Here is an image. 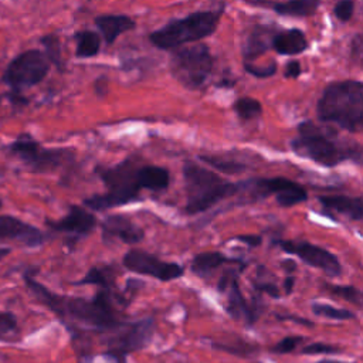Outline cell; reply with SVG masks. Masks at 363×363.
<instances>
[{
	"instance_id": "6da1fadb",
	"label": "cell",
	"mask_w": 363,
	"mask_h": 363,
	"mask_svg": "<svg viewBox=\"0 0 363 363\" xmlns=\"http://www.w3.org/2000/svg\"><path fill=\"white\" fill-rule=\"evenodd\" d=\"M24 281L45 306L64 319L86 325L99 332L115 330L123 325L112 303L109 289L101 288L94 298L86 299L54 294L30 275H26Z\"/></svg>"
},
{
	"instance_id": "7a4b0ae2",
	"label": "cell",
	"mask_w": 363,
	"mask_h": 363,
	"mask_svg": "<svg viewBox=\"0 0 363 363\" xmlns=\"http://www.w3.org/2000/svg\"><path fill=\"white\" fill-rule=\"evenodd\" d=\"M298 135L292 139V150L325 167H335L342 162L362 163V146L354 140H343L336 130L303 121L296 128Z\"/></svg>"
},
{
	"instance_id": "3957f363",
	"label": "cell",
	"mask_w": 363,
	"mask_h": 363,
	"mask_svg": "<svg viewBox=\"0 0 363 363\" xmlns=\"http://www.w3.org/2000/svg\"><path fill=\"white\" fill-rule=\"evenodd\" d=\"M320 122L356 133L363 125V84L357 79L330 82L316 104Z\"/></svg>"
},
{
	"instance_id": "277c9868",
	"label": "cell",
	"mask_w": 363,
	"mask_h": 363,
	"mask_svg": "<svg viewBox=\"0 0 363 363\" xmlns=\"http://www.w3.org/2000/svg\"><path fill=\"white\" fill-rule=\"evenodd\" d=\"M183 179L186 187V213L200 214L210 210L217 203L241 191V182L233 183L216 172L186 160L183 164Z\"/></svg>"
},
{
	"instance_id": "5b68a950",
	"label": "cell",
	"mask_w": 363,
	"mask_h": 363,
	"mask_svg": "<svg viewBox=\"0 0 363 363\" xmlns=\"http://www.w3.org/2000/svg\"><path fill=\"white\" fill-rule=\"evenodd\" d=\"M139 167L136 156H130L109 167H98L96 172L108 190L102 194L86 197L84 204L91 210L102 211L139 200L142 190Z\"/></svg>"
},
{
	"instance_id": "8992f818",
	"label": "cell",
	"mask_w": 363,
	"mask_h": 363,
	"mask_svg": "<svg viewBox=\"0 0 363 363\" xmlns=\"http://www.w3.org/2000/svg\"><path fill=\"white\" fill-rule=\"evenodd\" d=\"M224 7L200 10L186 17L176 18L149 34L150 43L160 50H174L189 43H196L211 35L218 27Z\"/></svg>"
},
{
	"instance_id": "52a82bcc",
	"label": "cell",
	"mask_w": 363,
	"mask_h": 363,
	"mask_svg": "<svg viewBox=\"0 0 363 363\" xmlns=\"http://www.w3.org/2000/svg\"><path fill=\"white\" fill-rule=\"evenodd\" d=\"M214 67L210 48L204 44L177 47L172 54L170 71L189 89H199L208 79Z\"/></svg>"
},
{
	"instance_id": "ba28073f",
	"label": "cell",
	"mask_w": 363,
	"mask_h": 363,
	"mask_svg": "<svg viewBox=\"0 0 363 363\" xmlns=\"http://www.w3.org/2000/svg\"><path fill=\"white\" fill-rule=\"evenodd\" d=\"M50 71V61L44 51L27 50L16 55L7 65L3 81L18 94L26 88L40 84Z\"/></svg>"
},
{
	"instance_id": "9c48e42d",
	"label": "cell",
	"mask_w": 363,
	"mask_h": 363,
	"mask_svg": "<svg viewBox=\"0 0 363 363\" xmlns=\"http://www.w3.org/2000/svg\"><path fill=\"white\" fill-rule=\"evenodd\" d=\"M7 150L33 172L38 173L52 172L72 159V153L69 150L44 147L30 135H20L7 146Z\"/></svg>"
},
{
	"instance_id": "30bf717a",
	"label": "cell",
	"mask_w": 363,
	"mask_h": 363,
	"mask_svg": "<svg viewBox=\"0 0 363 363\" xmlns=\"http://www.w3.org/2000/svg\"><path fill=\"white\" fill-rule=\"evenodd\" d=\"M155 329L156 325L152 318L123 323L121 328L115 329V335L109 337L105 354L115 359L116 363H125L129 353L140 350L150 343Z\"/></svg>"
},
{
	"instance_id": "8fae6325",
	"label": "cell",
	"mask_w": 363,
	"mask_h": 363,
	"mask_svg": "<svg viewBox=\"0 0 363 363\" xmlns=\"http://www.w3.org/2000/svg\"><path fill=\"white\" fill-rule=\"evenodd\" d=\"M122 265L130 272L152 277L163 282L177 279L184 274V268L180 264L163 261L159 257L139 248H132L125 252Z\"/></svg>"
},
{
	"instance_id": "7c38bea8",
	"label": "cell",
	"mask_w": 363,
	"mask_h": 363,
	"mask_svg": "<svg viewBox=\"0 0 363 363\" xmlns=\"http://www.w3.org/2000/svg\"><path fill=\"white\" fill-rule=\"evenodd\" d=\"M272 244L279 247L284 252L298 257L302 262L323 271L330 278H336L342 274V265L337 257L319 245L309 241L294 240H275Z\"/></svg>"
},
{
	"instance_id": "4fadbf2b",
	"label": "cell",
	"mask_w": 363,
	"mask_h": 363,
	"mask_svg": "<svg viewBox=\"0 0 363 363\" xmlns=\"http://www.w3.org/2000/svg\"><path fill=\"white\" fill-rule=\"evenodd\" d=\"M101 228L105 242L119 240L123 244H138L145 238V231L123 214L108 216L102 221Z\"/></svg>"
},
{
	"instance_id": "5bb4252c",
	"label": "cell",
	"mask_w": 363,
	"mask_h": 363,
	"mask_svg": "<svg viewBox=\"0 0 363 363\" xmlns=\"http://www.w3.org/2000/svg\"><path fill=\"white\" fill-rule=\"evenodd\" d=\"M0 240H14L30 247H37L44 242L45 234L17 217L0 216Z\"/></svg>"
},
{
	"instance_id": "9a60e30c",
	"label": "cell",
	"mask_w": 363,
	"mask_h": 363,
	"mask_svg": "<svg viewBox=\"0 0 363 363\" xmlns=\"http://www.w3.org/2000/svg\"><path fill=\"white\" fill-rule=\"evenodd\" d=\"M96 217L94 213L85 210L81 206H71L69 211L57 221H48L47 224L58 233L88 235L96 227Z\"/></svg>"
},
{
	"instance_id": "2e32d148",
	"label": "cell",
	"mask_w": 363,
	"mask_h": 363,
	"mask_svg": "<svg viewBox=\"0 0 363 363\" xmlns=\"http://www.w3.org/2000/svg\"><path fill=\"white\" fill-rule=\"evenodd\" d=\"M228 303H227V312L234 318L235 320L244 319L247 326H252L254 322L258 319L259 311L250 305L247 299L244 298L240 285H238V277H234L228 285Z\"/></svg>"
},
{
	"instance_id": "e0dca14e",
	"label": "cell",
	"mask_w": 363,
	"mask_h": 363,
	"mask_svg": "<svg viewBox=\"0 0 363 363\" xmlns=\"http://www.w3.org/2000/svg\"><path fill=\"white\" fill-rule=\"evenodd\" d=\"M325 210L340 213L353 221L363 218V200L360 196L350 197L345 194H326L318 197Z\"/></svg>"
},
{
	"instance_id": "ac0fdd59",
	"label": "cell",
	"mask_w": 363,
	"mask_h": 363,
	"mask_svg": "<svg viewBox=\"0 0 363 363\" xmlns=\"http://www.w3.org/2000/svg\"><path fill=\"white\" fill-rule=\"evenodd\" d=\"M95 26L99 28L106 45H112L121 34L133 30L136 23L126 14H101L95 18Z\"/></svg>"
},
{
	"instance_id": "d6986e66",
	"label": "cell",
	"mask_w": 363,
	"mask_h": 363,
	"mask_svg": "<svg viewBox=\"0 0 363 363\" xmlns=\"http://www.w3.org/2000/svg\"><path fill=\"white\" fill-rule=\"evenodd\" d=\"M248 3L255 6H268L277 14L286 16V17H309V16H313L320 6V0H288V1L251 0Z\"/></svg>"
},
{
	"instance_id": "ffe728a7",
	"label": "cell",
	"mask_w": 363,
	"mask_h": 363,
	"mask_svg": "<svg viewBox=\"0 0 363 363\" xmlns=\"http://www.w3.org/2000/svg\"><path fill=\"white\" fill-rule=\"evenodd\" d=\"M271 48L281 55H298L308 48V40L302 30L289 28L274 34Z\"/></svg>"
},
{
	"instance_id": "44dd1931",
	"label": "cell",
	"mask_w": 363,
	"mask_h": 363,
	"mask_svg": "<svg viewBox=\"0 0 363 363\" xmlns=\"http://www.w3.org/2000/svg\"><path fill=\"white\" fill-rule=\"evenodd\" d=\"M272 34L271 27L265 26H257L252 28V31L248 34L244 47H242V54L245 61L248 60H255L261 54H265L271 48V41H272Z\"/></svg>"
},
{
	"instance_id": "7402d4cb",
	"label": "cell",
	"mask_w": 363,
	"mask_h": 363,
	"mask_svg": "<svg viewBox=\"0 0 363 363\" xmlns=\"http://www.w3.org/2000/svg\"><path fill=\"white\" fill-rule=\"evenodd\" d=\"M228 262H235L240 265L241 264L240 259L237 258H228L224 254L218 252V251H207V252H200L197 254L191 262H190V269L193 274H196L200 278L207 277L211 271H214L216 268H218L223 264H228Z\"/></svg>"
},
{
	"instance_id": "603a6c76",
	"label": "cell",
	"mask_w": 363,
	"mask_h": 363,
	"mask_svg": "<svg viewBox=\"0 0 363 363\" xmlns=\"http://www.w3.org/2000/svg\"><path fill=\"white\" fill-rule=\"evenodd\" d=\"M139 183L142 189L163 191L170 183V173L166 167L155 164H142L139 167Z\"/></svg>"
},
{
	"instance_id": "cb8c5ba5",
	"label": "cell",
	"mask_w": 363,
	"mask_h": 363,
	"mask_svg": "<svg viewBox=\"0 0 363 363\" xmlns=\"http://www.w3.org/2000/svg\"><path fill=\"white\" fill-rule=\"evenodd\" d=\"M75 41H77L75 55L78 58L95 57L101 50V35L94 31H89V30L78 31L75 34Z\"/></svg>"
},
{
	"instance_id": "d4e9b609",
	"label": "cell",
	"mask_w": 363,
	"mask_h": 363,
	"mask_svg": "<svg viewBox=\"0 0 363 363\" xmlns=\"http://www.w3.org/2000/svg\"><path fill=\"white\" fill-rule=\"evenodd\" d=\"M211 346L217 350L230 353L237 357H251L259 350L258 345L247 342L241 337H233L231 340H223V342H213Z\"/></svg>"
},
{
	"instance_id": "484cf974",
	"label": "cell",
	"mask_w": 363,
	"mask_h": 363,
	"mask_svg": "<svg viewBox=\"0 0 363 363\" xmlns=\"http://www.w3.org/2000/svg\"><path fill=\"white\" fill-rule=\"evenodd\" d=\"M275 197H277V203L281 207L288 208V207H292L295 204L305 201L308 199V191L302 184L292 180L282 191L277 193Z\"/></svg>"
},
{
	"instance_id": "4316f807",
	"label": "cell",
	"mask_w": 363,
	"mask_h": 363,
	"mask_svg": "<svg viewBox=\"0 0 363 363\" xmlns=\"http://www.w3.org/2000/svg\"><path fill=\"white\" fill-rule=\"evenodd\" d=\"M233 109L237 113V116L242 121H251L262 113V105L258 99L250 98V96H242L234 101Z\"/></svg>"
},
{
	"instance_id": "83f0119b",
	"label": "cell",
	"mask_w": 363,
	"mask_h": 363,
	"mask_svg": "<svg viewBox=\"0 0 363 363\" xmlns=\"http://www.w3.org/2000/svg\"><path fill=\"white\" fill-rule=\"evenodd\" d=\"M200 160L210 164L211 167L225 173V174H238L241 172H244L247 169V164L235 162V160H230V159H224V157H218V156H200Z\"/></svg>"
},
{
	"instance_id": "f1b7e54d",
	"label": "cell",
	"mask_w": 363,
	"mask_h": 363,
	"mask_svg": "<svg viewBox=\"0 0 363 363\" xmlns=\"http://www.w3.org/2000/svg\"><path fill=\"white\" fill-rule=\"evenodd\" d=\"M40 41L44 45V54L47 55L50 64H54L60 69H62V52L60 38L55 34H45L41 37Z\"/></svg>"
},
{
	"instance_id": "f546056e",
	"label": "cell",
	"mask_w": 363,
	"mask_h": 363,
	"mask_svg": "<svg viewBox=\"0 0 363 363\" xmlns=\"http://www.w3.org/2000/svg\"><path fill=\"white\" fill-rule=\"evenodd\" d=\"M325 289L356 306H362V292L353 285H335V284H323Z\"/></svg>"
},
{
	"instance_id": "4dcf8cb0",
	"label": "cell",
	"mask_w": 363,
	"mask_h": 363,
	"mask_svg": "<svg viewBox=\"0 0 363 363\" xmlns=\"http://www.w3.org/2000/svg\"><path fill=\"white\" fill-rule=\"evenodd\" d=\"M312 312L319 316H325L333 320H349L354 319V313L349 309H342V308H335L328 303H312Z\"/></svg>"
},
{
	"instance_id": "1f68e13d",
	"label": "cell",
	"mask_w": 363,
	"mask_h": 363,
	"mask_svg": "<svg viewBox=\"0 0 363 363\" xmlns=\"http://www.w3.org/2000/svg\"><path fill=\"white\" fill-rule=\"evenodd\" d=\"M77 285H98L99 288H105V289H109L111 288V281H109V277H108V272L106 269H101V268H96V267H92L88 269V272L84 275L82 279H79L78 282H75Z\"/></svg>"
},
{
	"instance_id": "d6a6232c",
	"label": "cell",
	"mask_w": 363,
	"mask_h": 363,
	"mask_svg": "<svg viewBox=\"0 0 363 363\" xmlns=\"http://www.w3.org/2000/svg\"><path fill=\"white\" fill-rule=\"evenodd\" d=\"M244 68L248 74H251L257 78H268V77H272L277 72V62L272 61L267 65H254V64L245 61Z\"/></svg>"
},
{
	"instance_id": "836d02e7",
	"label": "cell",
	"mask_w": 363,
	"mask_h": 363,
	"mask_svg": "<svg viewBox=\"0 0 363 363\" xmlns=\"http://www.w3.org/2000/svg\"><path fill=\"white\" fill-rule=\"evenodd\" d=\"M302 340H303L302 336H286V337L281 339L277 345H274L271 347V352L278 353V354L291 353V352H294L302 343Z\"/></svg>"
},
{
	"instance_id": "e575fe53",
	"label": "cell",
	"mask_w": 363,
	"mask_h": 363,
	"mask_svg": "<svg viewBox=\"0 0 363 363\" xmlns=\"http://www.w3.org/2000/svg\"><path fill=\"white\" fill-rule=\"evenodd\" d=\"M17 330V319L11 312H0V340Z\"/></svg>"
},
{
	"instance_id": "d590c367",
	"label": "cell",
	"mask_w": 363,
	"mask_h": 363,
	"mask_svg": "<svg viewBox=\"0 0 363 363\" xmlns=\"http://www.w3.org/2000/svg\"><path fill=\"white\" fill-rule=\"evenodd\" d=\"M354 13V0H339L335 4L333 14L340 23H346L352 18Z\"/></svg>"
},
{
	"instance_id": "8d00e7d4",
	"label": "cell",
	"mask_w": 363,
	"mask_h": 363,
	"mask_svg": "<svg viewBox=\"0 0 363 363\" xmlns=\"http://www.w3.org/2000/svg\"><path fill=\"white\" fill-rule=\"evenodd\" d=\"M340 350L342 349L339 346L318 342V343H311L305 346L301 352L305 354H333V353H339Z\"/></svg>"
},
{
	"instance_id": "74e56055",
	"label": "cell",
	"mask_w": 363,
	"mask_h": 363,
	"mask_svg": "<svg viewBox=\"0 0 363 363\" xmlns=\"http://www.w3.org/2000/svg\"><path fill=\"white\" fill-rule=\"evenodd\" d=\"M302 74V67L298 60H291L286 62L285 69H284V77L285 78H292L296 79Z\"/></svg>"
},
{
	"instance_id": "f35d334b",
	"label": "cell",
	"mask_w": 363,
	"mask_h": 363,
	"mask_svg": "<svg viewBox=\"0 0 363 363\" xmlns=\"http://www.w3.org/2000/svg\"><path fill=\"white\" fill-rule=\"evenodd\" d=\"M255 289L259 291L261 294H267L268 296L275 298V299H278V298L281 296L278 286H277L275 284H271V282H267V284H255Z\"/></svg>"
},
{
	"instance_id": "ab89813d",
	"label": "cell",
	"mask_w": 363,
	"mask_h": 363,
	"mask_svg": "<svg viewBox=\"0 0 363 363\" xmlns=\"http://www.w3.org/2000/svg\"><path fill=\"white\" fill-rule=\"evenodd\" d=\"M234 240L241 241V242H244L245 245H248V247H251V248L259 247V245H261V242H262V237H261V235H254V234H242V235H237V237H234Z\"/></svg>"
},
{
	"instance_id": "60d3db41",
	"label": "cell",
	"mask_w": 363,
	"mask_h": 363,
	"mask_svg": "<svg viewBox=\"0 0 363 363\" xmlns=\"http://www.w3.org/2000/svg\"><path fill=\"white\" fill-rule=\"evenodd\" d=\"M234 277H237V274H235V272H231V271L224 272V274H223V277L220 278L218 284H217V289H218V292H224V291L228 288V285H230V282H231V279H233Z\"/></svg>"
},
{
	"instance_id": "b9f144b4",
	"label": "cell",
	"mask_w": 363,
	"mask_h": 363,
	"mask_svg": "<svg viewBox=\"0 0 363 363\" xmlns=\"http://www.w3.org/2000/svg\"><path fill=\"white\" fill-rule=\"evenodd\" d=\"M362 35L360 34H356L354 38L352 40V55L359 58L360 54H362Z\"/></svg>"
},
{
	"instance_id": "7bdbcfd3",
	"label": "cell",
	"mask_w": 363,
	"mask_h": 363,
	"mask_svg": "<svg viewBox=\"0 0 363 363\" xmlns=\"http://www.w3.org/2000/svg\"><path fill=\"white\" fill-rule=\"evenodd\" d=\"M278 319L281 320H292V322H299L301 325H305V326H313V323L308 319H303V318H298V316H277Z\"/></svg>"
},
{
	"instance_id": "ee69618b",
	"label": "cell",
	"mask_w": 363,
	"mask_h": 363,
	"mask_svg": "<svg viewBox=\"0 0 363 363\" xmlns=\"http://www.w3.org/2000/svg\"><path fill=\"white\" fill-rule=\"evenodd\" d=\"M294 285H295V278L294 277H286L284 279V294L291 295L292 291H294Z\"/></svg>"
},
{
	"instance_id": "f6af8a7d",
	"label": "cell",
	"mask_w": 363,
	"mask_h": 363,
	"mask_svg": "<svg viewBox=\"0 0 363 363\" xmlns=\"http://www.w3.org/2000/svg\"><path fill=\"white\" fill-rule=\"evenodd\" d=\"M10 252V250L9 248H0V261L7 255Z\"/></svg>"
},
{
	"instance_id": "bcb514c9",
	"label": "cell",
	"mask_w": 363,
	"mask_h": 363,
	"mask_svg": "<svg viewBox=\"0 0 363 363\" xmlns=\"http://www.w3.org/2000/svg\"><path fill=\"white\" fill-rule=\"evenodd\" d=\"M316 363H342V362H337V360H329V359H322V360H319V362H316Z\"/></svg>"
}]
</instances>
